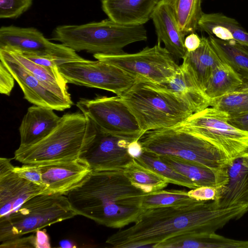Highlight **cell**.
Listing matches in <instances>:
<instances>
[{
    "label": "cell",
    "instance_id": "obj_1",
    "mask_svg": "<svg viewBox=\"0 0 248 248\" xmlns=\"http://www.w3.org/2000/svg\"><path fill=\"white\" fill-rule=\"evenodd\" d=\"M145 209L134 224L109 236L113 248H155L180 236L215 232L248 211V205L216 208L212 202Z\"/></svg>",
    "mask_w": 248,
    "mask_h": 248
},
{
    "label": "cell",
    "instance_id": "obj_2",
    "mask_svg": "<svg viewBox=\"0 0 248 248\" xmlns=\"http://www.w3.org/2000/svg\"><path fill=\"white\" fill-rule=\"evenodd\" d=\"M144 194L131 184L123 170H102L93 171L67 197L77 215L120 229L135 223L144 212Z\"/></svg>",
    "mask_w": 248,
    "mask_h": 248
},
{
    "label": "cell",
    "instance_id": "obj_3",
    "mask_svg": "<svg viewBox=\"0 0 248 248\" xmlns=\"http://www.w3.org/2000/svg\"><path fill=\"white\" fill-rule=\"evenodd\" d=\"M91 121L80 112L67 113L46 137L15 151L14 158L23 164H39L79 159L96 135Z\"/></svg>",
    "mask_w": 248,
    "mask_h": 248
},
{
    "label": "cell",
    "instance_id": "obj_4",
    "mask_svg": "<svg viewBox=\"0 0 248 248\" xmlns=\"http://www.w3.org/2000/svg\"><path fill=\"white\" fill-rule=\"evenodd\" d=\"M119 96L135 117L143 134L177 126L193 113L172 94L143 78H137Z\"/></svg>",
    "mask_w": 248,
    "mask_h": 248
},
{
    "label": "cell",
    "instance_id": "obj_5",
    "mask_svg": "<svg viewBox=\"0 0 248 248\" xmlns=\"http://www.w3.org/2000/svg\"><path fill=\"white\" fill-rule=\"evenodd\" d=\"M147 39L143 25H125L109 18L80 25L58 26L52 38L76 51L93 54L121 53L126 46Z\"/></svg>",
    "mask_w": 248,
    "mask_h": 248
},
{
    "label": "cell",
    "instance_id": "obj_6",
    "mask_svg": "<svg viewBox=\"0 0 248 248\" xmlns=\"http://www.w3.org/2000/svg\"><path fill=\"white\" fill-rule=\"evenodd\" d=\"M139 141L148 153L178 157L217 171L227 172L231 160L215 146L179 125L148 131Z\"/></svg>",
    "mask_w": 248,
    "mask_h": 248
},
{
    "label": "cell",
    "instance_id": "obj_7",
    "mask_svg": "<svg viewBox=\"0 0 248 248\" xmlns=\"http://www.w3.org/2000/svg\"><path fill=\"white\" fill-rule=\"evenodd\" d=\"M77 215L65 195H37L27 201L7 217L0 218V241L35 232Z\"/></svg>",
    "mask_w": 248,
    "mask_h": 248
},
{
    "label": "cell",
    "instance_id": "obj_8",
    "mask_svg": "<svg viewBox=\"0 0 248 248\" xmlns=\"http://www.w3.org/2000/svg\"><path fill=\"white\" fill-rule=\"evenodd\" d=\"M226 112L209 107L178 125L211 143L230 159L242 157L248 148V132L228 122Z\"/></svg>",
    "mask_w": 248,
    "mask_h": 248
},
{
    "label": "cell",
    "instance_id": "obj_9",
    "mask_svg": "<svg viewBox=\"0 0 248 248\" xmlns=\"http://www.w3.org/2000/svg\"><path fill=\"white\" fill-rule=\"evenodd\" d=\"M96 60L115 65L136 78L155 83L166 81L177 73L180 65L161 43L134 53L124 51L112 54H93Z\"/></svg>",
    "mask_w": 248,
    "mask_h": 248
},
{
    "label": "cell",
    "instance_id": "obj_10",
    "mask_svg": "<svg viewBox=\"0 0 248 248\" xmlns=\"http://www.w3.org/2000/svg\"><path fill=\"white\" fill-rule=\"evenodd\" d=\"M76 106L103 132L132 141L139 140L143 134L135 117L118 95L81 98Z\"/></svg>",
    "mask_w": 248,
    "mask_h": 248
},
{
    "label": "cell",
    "instance_id": "obj_11",
    "mask_svg": "<svg viewBox=\"0 0 248 248\" xmlns=\"http://www.w3.org/2000/svg\"><path fill=\"white\" fill-rule=\"evenodd\" d=\"M59 70L68 83L102 89L118 96L137 79L120 68L98 60L82 58L61 64Z\"/></svg>",
    "mask_w": 248,
    "mask_h": 248
},
{
    "label": "cell",
    "instance_id": "obj_12",
    "mask_svg": "<svg viewBox=\"0 0 248 248\" xmlns=\"http://www.w3.org/2000/svg\"><path fill=\"white\" fill-rule=\"evenodd\" d=\"M4 47L38 55L51 56L70 62L82 58L74 49L62 44L50 42L40 31L31 27H1L0 29V48Z\"/></svg>",
    "mask_w": 248,
    "mask_h": 248
},
{
    "label": "cell",
    "instance_id": "obj_13",
    "mask_svg": "<svg viewBox=\"0 0 248 248\" xmlns=\"http://www.w3.org/2000/svg\"><path fill=\"white\" fill-rule=\"evenodd\" d=\"M95 128L94 139L79 158L93 171L123 170L133 158L127 150L132 141Z\"/></svg>",
    "mask_w": 248,
    "mask_h": 248
},
{
    "label": "cell",
    "instance_id": "obj_14",
    "mask_svg": "<svg viewBox=\"0 0 248 248\" xmlns=\"http://www.w3.org/2000/svg\"><path fill=\"white\" fill-rule=\"evenodd\" d=\"M0 60L21 88L24 98L34 105L63 111L73 104L50 89L26 69L7 50L0 48Z\"/></svg>",
    "mask_w": 248,
    "mask_h": 248
},
{
    "label": "cell",
    "instance_id": "obj_15",
    "mask_svg": "<svg viewBox=\"0 0 248 248\" xmlns=\"http://www.w3.org/2000/svg\"><path fill=\"white\" fill-rule=\"evenodd\" d=\"M11 160L0 158V218L7 217L32 197L50 193L46 187L20 177Z\"/></svg>",
    "mask_w": 248,
    "mask_h": 248
},
{
    "label": "cell",
    "instance_id": "obj_16",
    "mask_svg": "<svg viewBox=\"0 0 248 248\" xmlns=\"http://www.w3.org/2000/svg\"><path fill=\"white\" fill-rule=\"evenodd\" d=\"M37 165L43 185L49 193L65 195L82 183L93 171L89 165L80 158Z\"/></svg>",
    "mask_w": 248,
    "mask_h": 248
},
{
    "label": "cell",
    "instance_id": "obj_17",
    "mask_svg": "<svg viewBox=\"0 0 248 248\" xmlns=\"http://www.w3.org/2000/svg\"><path fill=\"white\" fill-rule=\"evenodd\" d=\"M228 181L217 187V195L212 202L216 208L248 205V158L231 160L227 169Z\"/></svg>",
    "mask_w": 248,
    "mask_h": 248
},
{
    "label": "cell",
    "instance_id": "obj_18",
    "mask_svg": "<svg viewBox=\"0 0 248 248\" xmlns=\"http://www.w3.org/2000/svg\"><path fill=\"white\" fill-rule=\"evenodd\" d=\"M157 37V42L163 43L165 48L175 58L183 59L186 49L184 45L185 36L178 27L170 7L160 0L151 16Z\"/></svg>",
    "mask_w": 248,
    "mask_h": 248
},
{
    "label": "cell",
    "instance_id": "obj_19",
    "mask_svg": "<svg viewBox=\"0 0 248 248\" xmlns=\"http://www.w3.org/2000/svg\"><path fill=\"white\" fill-rule=\"evenodd\" d=\"M185 104L194 113L210 107V100L182 64L178 72L164 82L155 83Z\"/></svg>",
    "mask_w": 248,
    "mask_h": 248
},
{
    "label": "cell",
    "instance_id": "obj_20",
    "mask_svg": "<svg viewBox=\"0 0 248 248\" xmlns=\"http://www.w3.org/2000/svg\"><path fill=\"white\" fill-rule=\"evenodd\" d=\"M54 110L50 108L36 105L28 108L19 128V146L33 144L53 131L61 118Z\"/></svg>",
    "mask_w": 248,
    "mask_h": 248
},
{
    "label": "cell",
    "instance_id": "obj_21",
    "mask_svg": "<svg viewBox=\"0 0 248 248\" xmlns=\"http://www.w3.org/2000/svg\"><path fill=\"white\" fill-rule=\"evenodd\" d=\"M160 0H101L103 11L110 19L125 25H143Z\"/></svg>",
    "mask_w": 248,
    "mask_h": 248
},
{
    "label": "cell",
    "instance_id": "obj_22",
    "mask_svg": "<svg viewBox=\"0 0 248 248\" xmlns=\"http://www.w3.org/2000/svg\"><path fill=\"white\" fill-rule=\"evenodd\" d=\"M222 61L212 46L208 37L202 36L199 47L186 52L182 65L190 73L199 87L204 92L213 71Z\"/></svg>",
    "mask_w": 248,
    "mask_h": 248
},
{
    "label": "cell",
    "instance_id": "obj_23",
    "mask_svg": "<svg viewBox=\"0 0 248 248\" xmlns=\"http://www.w3.org/2000/svg\"><path fill=\"white\" fill-rule=\"evenodd\" d=\"M160 159L176 171L191 181L198 187H219L228 181L227 172L214 170L202 164L170 155H158Z\"/></svg>",
    "mask_w": 248,
    "mask_h": 248
},
{
    "label": "cell",
    "instance_id": "obj_24",
    "mask_svg": "<svg viewBox=\"0 0 248 248\" xmlns=\"http://www.w3.org/2000/svg\"><path fill=\"white\" fill-rule=\"evenodd\" d=\"M226 41H235L248 46V32L235 19L221 13H203L198 30Z\"/></svg>",
    "mask_w": 248,
    "mask_h": 248
},
{
    "label": "cell",
    "instance_id": "obj_25",
    "mask_svg": "<svg viewBox=\"0 0 248 248\" xmlns=\"http://www.w3.org/2000/svg\"><path fill=\"white\" fill-rule=\"evenodd\" d=\"M1 48L7 50L26 69L50 89L64 98L72 100L68 91V83L60 73L59 68H50L38 64L28 59L18 50L9 47Z\"/></svg>",
    "mask_w": 248,
    "mask_h": 248
},
{
    "label": "cell",
    "instance_id": "obj_26",
    "mask_svg": "<svg viewBox=\"0 0 248 248\" xmlns=\"http://www.w3.org/2000/svg\"><path fill=\"white\" fill-rule=\"evenodd\" d=\"M209 41L221 61L232 68L243 80H248V46L235 41H226L213 35Z\"/></svg>",
    "mask_w": 248,
    "mask_h": 248
},
{
    "label": "cell",
    "instance_id": "obj_27",
    "mask_svg": "<svg viewBox=\"0 0 248 248\" xmlns=\"http://www.w3.org/2000/svg\"><path fill=\"white\" fill-rule=\"evenodd\" d=\"M172 248H248V240L225 237L215 232L182 235L171 240Z\"/></svg>",
    "mask_w": 248,
    "mask_h": 248
},
{
    "label": "cell",
    "instance_id": "obj_28",
    "mask_svg": "<svg viewBox=\"0 0 248 248\" xmlns=\"http://www.w3.org/2000/svg\"><path fill=\"white\" fill-rule=\"evenodd\" d=\"M243 79L229 64L222 62L213 71L204 90L210 100L231 93L240 86Z\"/></svg>",
    "mask_w": 248,
    "mask_h": 248
},
{
    "label": "cell",
    "instance_id": "obj_29",
    "mask_svg": "<svg viewBox=\"0 0 248 248\" xmlns=\"http://www.w3.org/2000/svg\"><path fill=\"white\" fill-rule=\"evenodd\" d=\"M123 172L134 186L144 193L162 190L169 184L163 176L143 166L134 158L124 168Z\"/></svg>",
    "mask_w": 248,
    "mask_h": 248
},
{
    "label": "cell",
    "instance_id": "obj_30",
    "mask_svg": "<svg viewBox=\"0 0 248 248\" xmlns=\"http://www.w3.org/2000/svg\"><path fill=\"white\" fill-rule=\"evenodd\" d=\"M170 7L178 27L184 36L195 32L198 22L203 13L202 0H164Z\"/></svg>",
    "mask_w": 248,
    "mask_h": 248
},
{
    "label": "cell",
    "instance_id": "obj_31",
    "mask_svg": "<svg viewBox=\"0 0 248 248\" xmlns=\"http://www.w3.org/2000/svg\"><path fill=\"white\" fill-rule=\"evenodd\" d=\"M203 202L190 197L188 192L180 190H160L145 193L142 207L144 209L166 206L193 204Z\"/></svg>",
    "mask_w": 248,
    "mask_h": 248
},
{
    "label": "cell",
    "instance_id": "obj_32",
    "mask_svg": "<svg viewBox=\"0 0 248 248\" xmlns=\"http://www.w3.org/2000/svg\"><path fill=\"white\" fill-rule=\"evenodd\" d=\"M139 163L148 168L165 178L169 183L194 189L198 187L191 181L176 171L162 161L159 157L143 150L134 158Z\"/></svg>",
    "mask_w": 248,
    "mask_h": 248
},
{
    "label": "cell",
    "instance_id": "obj_33",
    "mask_svg": "<svg viewBox=\"0 0 248 248\" xmlns=\"http://www.w3.org/2000/svg\"><path fill=\"white\" fill-rule=\"evenodd\" d=\"M210 107L234 115L248 112V80L235 90L212 99Z\"/></svg>",
    "mask_w": 248,
    "mask_h": 248
},
{
    "label": "cell",
    "instance_id": "obj_34",
    "mask_svg": "<svg viewBox=\"0 0 248 248\" xmlns=\"http://www.w3.org/2000/svg\"><path fill=\"white\" fill-rule=\"evenodd\" d=\"M32 0H0V17L16 18L31 5Z\"/></svg>",
    "mask_w": 248,
    "mask_h": 248
},
{
    "label": "cell",
    "instance_id": "obj_35",
    "mask_svg": "<svg viewBox=\"0 0 248 248\" xmlns=\"http://www.w3.org/2000/svg\"><path fill=\"white\" fill-rule=\"evenodd\" d=\"M14 170L20 177L38 185L44 186L41 171L37 164H23L20 167L15 166Z\"/></svg>",
    "mask_w": 248,
    "mask_h": 248
},
{
    "label": "cell",
    "instance_id": "obj_36",
    "mask_svg": "<svg viewBox=\"0 0 248 248\" xmlns=\"http://www.w3.org/2000/svg\"><path fill=\"white\" fill-rule=\"evenodd\" d=\"M26 58L33 62L53 69H58L59 66L70 61L49 55H38L33 53L20 51Z\"/></svg>",
    "mask_w": 248,
    "mask_h": 248
},
{
    "label": "cell",
    "instance_id": "obj_37",
    "mask_svg": "<svg viewBox=\"0 0 248 248\" xmlns=\"http://www.w3.org/2000/svg\"><path fill=\"white\" fill-rule=\"evenodd\" d=\"M15 78L4 63L0 62V93L9 95L15 84Z\"/></svg>",
    "mask_w": 248,
    "mask_h": 248
},
{
    "label": "cell",
    "instance_id": "obj_38",
    "mask_svg": "<svg viewBox=\"0 0 248 248\" xmlns=\"http://www.w3.org/2000/svg\"><path fill=\"white\" fill-rule=\"evenodd\" d=\"M188 195L200 201H210L216 199L217 195V187L202 186L188 191Z\"/></svg>",
    "mask_w": 248,
    "mask_h": 248
},
{
    "label": "cell",
    "instance_id": "obj_39",
    "mask_svg": "<svg viewBox=\"0 0 248 248\" xmlns=\"http://www.w3.org/2000/svg\"><path fill=\"white\" fill-rule=\"evenodd\" d=\"M0 248H35V233L28 237H19L1 242Z\"/></svg>",
    "mask_w": 248,
    "mask_h": 248
},
{
    "label": "cell",
    "instance_id": "obj_40",
    "mask_svg": "<svg viewBox=\"0 0 248 248\" xmlns=\"http://www.w3.org/2000/svg\"><path fill=\"white\" fill-rule=\"evenodd\" d=\"M228 122L233 126L248 132V112L229 115Z\"/></svg>",
    "mask_w": 248,
    "mask_h": 248
},
{
    "label": "cell",
    "instance_id": "obj_41",
    "mask_svg": "<svg viewBox=\"0 0 248 248\" xmlns=\"http://www.w3.org/2000/svg\"><path fill=\"white\" fill-rule=\"evenodd\" d=\"M201 37L195 32L191 33L185 37L184 45L187 51L191 52L197 49L200 46Z\"/></svg>",
    "mask_w": 248,
    "mask_h": 248
},
{
    "label": "cell",
    "instance_id": "obj_42",
    "mask_svg": "<svg viewBox=\"0 0 248 248\" xmlns=\"http://www.w3.org/2000/svg\"><path fill=\"white\" fill-rule=\"evenodd\" d=\"M35 248L51 247L49 237L45 230H39L35 232Z\"/></svg>",
    "mask_w": 248,
    "mask_h": 248
},
{
    "label": "cell",
    "instance_id": "obj_43",
    "mask_svg": "<svg viewBox=\"0 0 248 248\" xmlns=\"http://www.w3.org/2000/svg\"><path fill=\"white\" fill-rule=\"evenodd\" d=\"M127 150L129 155L133 158L138 157L143 151L139 140L131 141L128 146Z\"/></svg>",
    "mask_w": 248,
    "mask_h": 248
},
{
    "label": "cell",
    "instance_id": "obj_44",
    "mask_svg": "<svg viewBox=\"0 0 248 248\" xmlns=\"http://www.w3.org/2000/svg\"><path fill=\"white\" fill-rule=\"evenodd\" d=\"M242 157H244L248 158V148H247L245 153H244V154L243 155Z\"/></svg>",
    "mask_w": 248,
    "mask_h": 248
}]
</instances>
